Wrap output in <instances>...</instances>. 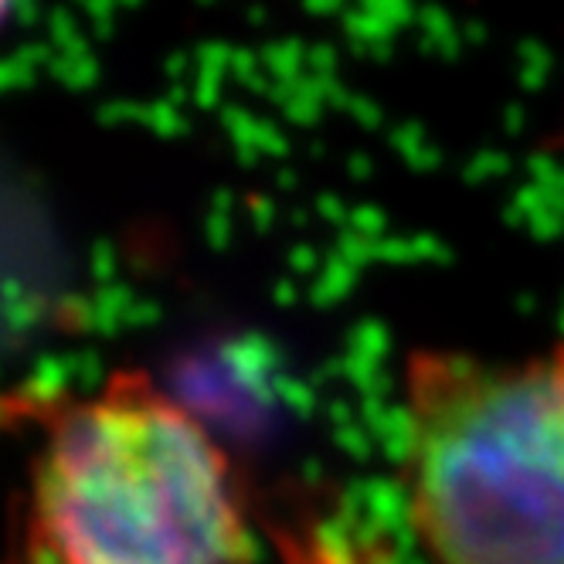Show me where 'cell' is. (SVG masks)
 I'll return each instance as SVG.
<instances>
[{
  "label": "cell",
  "instance_id": "6da1fadb",
  "mask_svg": "<svg viewBox=\"0 0 564 564\" xmlns=\"http://www.w3.org/2000/svg\"><path fill=\"white\" fill-rule=\"evenodd\" d=\"M14 564H252L256 531L212 429L147 371L28 401Z\"/></svg>",
  "mask_w": 564,
  "mask_h": 564
},
{
  "label": "cell",
  "instance_id": "7a4b0ae2",
  "mask_svg": "<svg viewBox=\"0 0 564 564\" xmlns=\"http://www.w3.org/2000/svg\"><path fill=\"white\" fill-rule=\"evenodd\" d=\"M398 490L429 564H564V344L412 350Z\"/></svg>",
  "mask_w": 564,
  "mask_h": 564
},
{
  "label": "cell",
  "instance_id": "3957f363",
  "mask_svg": "<svg viewBox=\"0 0 564 564\" xmlns=\"http://www.w3.org/2000/svg\"><path fill=\"white\" fill-rule=\"evenodd\" d=\"M419 28H422V48L425 52H435L438 58H446V62L456 58L459 48H463V42H466V37L456 31L453 18L442 11V8H435V4H429V8L419 11Z\"/></svg>",
  "mask_w": 564,
  "mask_h": 564
},
{
  "label": "cell",
  "instance_id": "277c9868",
  "mask_svg": "<svg viewBox=\"0 0 564 564\" xmlns=\"http://www.w3.org/2000/svg\"><path fill=\"white\" fill-rule=\"evenodd\" d=\"M306 55H310V48H303L300 42H275V45H269L259 58L282 78V83H286V78H293L296 75V68L306 62Z\"/></svg>",
  "mask_w": 564,
  "mask_h": 564
},
{
  "label": "cell",
  "instance_id": "5b68a950",
  "mask_svg": "<svg viewBox=\"0 0 564 564\" xmlns=\"http://www.w3.org/2000/svg\"><path fill=\"white\" fill-rule=\"evenodd\" d=\"M357 8H365L368 14L381 18L388 28H405L412 18H415V8L412 0H357Z\"/></svg>",
  "mask_w": 564,
  "mask_h": 564
},
{
  "label": "cell",
  "instance_id": "8992f818",
  "mask_svg": "<svg viewBox=\"0 0 564 564\" xmlns=\"http://www.w3.org/2000/svg\"><path fill=\"white\" fill-rule=\"evenodd\" d=\"M48 31H52V45H58L62 55L68 52H89L86 42H83V34H78V24L68 11H55L48 18Z\"/></svg>",
  "mask_w": 564,
  "mask_h": 564
},
{
  "label": "cell",
  "instance_id": "52a82bcc",
  "mask_svg": "<svg viewBox=\"0 0 564 564\" xmlns=\"http://www.w3.org/2000/svg\"><path fill=\"white\" fill-rule=\"evenodd\" d=\"M55 68L65 83L78 86V78H83V86H89L96 78V58L89 52H68V55H58L55 58Z\"/></svg>",
  "mask_w": 564,
  "mask_h": 564
},
{
  "label": "cell",
  "instance_id": "ba28073f",
  "mask_svg": "<svg viewBox=\"0 0 564 564\" xmlns=\"http://www.w3.org/2000/svg\"><path fill=\"white\" fill-rule=\"evenodd\" d=\"M194 62L200 65V75H218V72L231 68L235 48H228V45H221V42H205V45H197Z\"/></svg>",
  "mask_w": 564,
  "mask_h": 564
},
{
  "label": "cell",
  "instance_id": "9c48e42d",
  "mask_svg": "<svg viewBox=\"0 0 564 564\" xmlns=\"http://www.w3.org/2000/svg\"><path fill=\"white\" fill-rule=\"evenodd\" d=\"M306 62L316 68V72H334V62H337V52L330 45H313Z\"/></svg>",
  "mask_w": 564,
  "mask_h": 564
},
{
  "label": "cell",
  "instance_id": "30bf717a",
  "mask_svg": "<svg viewBox=\"0 0 564 564\" xmlns=\"http://www.w3.org/2000/svg\"><path fill=\"white\" fill-rule=\"evenodd\" d=\"M347 0H306V11L310 14H337Z\"/></svg>",
  "mask_w": 564,
  "mask_h": 564
},
{
  "label": "cell",
  "instance_id": "8fae6325",
  "mask_svg": "<svg viewBox=\"0 0 564 564\" xmlns=\"http://www.w3.org/2000/svg\"><path fill=\"white\" fill-rule=\"evenodd\" d=\"M482 37H487V28L476 24V21H473V24H466V42H469V45H479Z\"/></svg>",
  "mask_w": 564,
  "mask_h": 564
},
{
  "label": "cell",
  "instance_id": "7c38bea8",
  "mask_svg": "<svg viewBox=\"0 0 564 564\" xmlns=\"http://www.w3.org/2000/svg\"><path fill=\"white\" fill-rule=\"evenodd\" d=\"M184 65H187V55H181V52L167 58V68H171L174 75H181V72H184Z\"/></svg>",
  "mask_w": 564,
  "mask_h": 564
},
{
  "label": "cell",
  "instance_id": "4fadbf2b",
  "mask_svg": "<svg viewBox=\"0 0 564 564\" xmlns=\"http://www.w3.org/2000/svg\"><path fill=\"white\" fill-rule=\"evenodd\" d=\"M140 0H119V8H137Z\"/></svg>",
  "mask_w": 564,
  "mask_h": 564
},
{
  "label": "cell",
  "instance_id": "5bb4252c",
  "mask_svg": "<svg viewBox=\"0 0 564 564\" xmlns=\"http://www.w3.org/2000/svg\"><path fill=\"white\" fill-rule=\"evenodd\" d=\"M200 4H212V0H200Z\"/></svg>",
  "mask_w": 564,
  "mask_h": 564
}]
</instances>
